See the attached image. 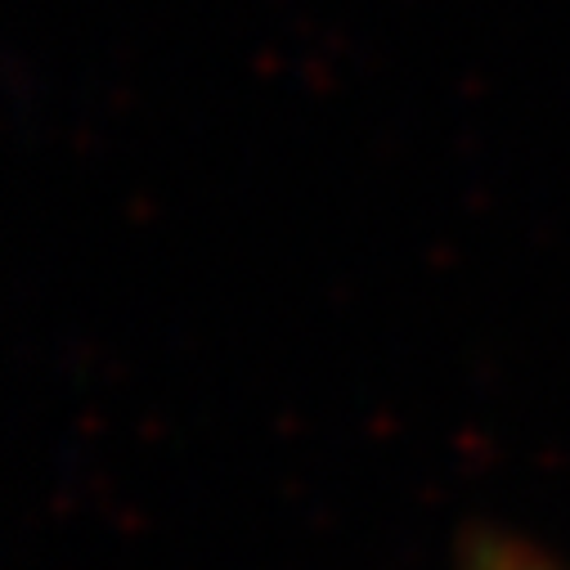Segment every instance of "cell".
<instances>
[{
    "label": "cell",
    "mask_w": 570,
    "mask_h": 570,
    "mask_svg": "<svg viewBox=\"0 0 570 570\" xmlns=\"http://www.w3.org/2000/svg\"><path fill=\"white\" fill-rule=\"evenodd\" d=\"M463 570H494V561H490V548L485 543H476L472 548V557H468V566Z\"/></svg>",
    "instance_id": "7a4b0ae2"
},
{
    "label": "cell",
    "mask_w": 570,
    "mask_h": 570,
    "mask_svg": "<svg viewBox=\"0 0 570 570\" xmlns=\"http://www.w3.org/2000/svg\"><path fill=\"white\" fill-rule=\"evenodd\" d=\"M485 548H490L494 570H561V566H552L548 557H539L534 548H521V543H503V539H494V543H485Z\"/></svg>",
    "instance_id": "6da1fadb"
}]
</instances>
